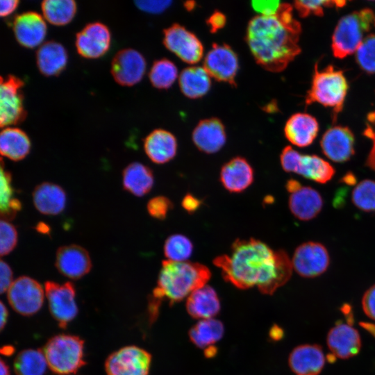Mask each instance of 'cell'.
Returning a JSON list of instances; mask_svg holds the SVG:
<instances>
[{
	"mask_svg": "<svg viewBox=\"0 0 375 375\" xmlns=\"http://www.w3.org/2000/svg\"><path fill=\"white\" fill-rule=\"evenodd\" d=\"M213 263L224 278L236 288L256 287L265 294H272L286 283L293 269L285 251H274L254 238L235 240L230 253L216 257Z\"/></svg>",
	"mask_w": 375,
	"mask_h": 375,
	"instance_id": "1",
	"label": "cell"
},
{
	"mask_svg": "<svg viewBox=\"0 0 375 375\" xmlns=\"http://www.w3.org/2000/svg\"><path fill=\"white\" fill-rule=\"evenodd\" d=\"M300 23L293 17L291 5L283 3L273 15H257L248 23L246 42L257 63L279 72L301 52Z\"/></svg>",
	"mask_w": 375,
	"mask_h": 375,
	"instance_id": "2",
	"label": "cell"
},
{
	"mask_svg": "<svg viewBox=\"0 0 375 375\" xmlns=\"http://www.w3.org/2000/svg\"><path fill=\"white\" fill-rule=\"evenodd\" d=\"M210 276V269L201 263L164 260L149 304L152 317L156 315L162 300L171 304L181 301L206 285Z\"/></svg>",
	"mask_w": 375,
	"mask_h": 375,
	"instance_id": "3",
	"label": "cell"
},
{
	"mask_svg": "<svg viewBox=\"0 0 375 375\" xmlns=\"http://www.w3.org/2000/svg\"><path fill=\"white\" fill-rule=\"evenodd\" d=\"M374 21L375 15L369 8L354 11L342 17L332 38L334 56L343 58L356 51Z\"/></svg>",
	"mask_w": 375,
	"mask_h": 375,
	"instance_id": "4",
	"label": "cell"
},
{
	"mask_svg": "<svg viewBox=\"0 0 375 375\" xmlns=\"http://www.w3.org/2000/svg\"><path fill=\"white\" fill-rule=\"evenodd\" d=\"M347 90V82L342 71L335 69L333 66L319 71L316 65L312 85L306 97V104L308 106L317 102L330 107L335 117L343 108Z\"/></svg>",
	"mask_w": 375,
	"mask_h": 375,
	"instance_id": "5",
	"label": "cell"
},
{
	"mask_svg": "<svg viewBox=\"0 0 375 375\" xmlns=\"http://www.w3.org/2000/svg\"><path fill=\"white\" fill-rule=\"evenodd\" d=\"M83 344L81 338L70 335L49 339L42 350L49 367L60 375L75 374L85 364Z\"/></svg>",
	"mask_w": 375,
	"mask_h": 375,
	"instance_id": "6",
	"label": "cell"
},
{
	"mask_svg": "<svg viewBox=\"0 0 375 375\" xmlns=\"http://www.w3.org/2000/svg\"><path fill=\"white\" fill-rule=\"evenodd\" d=\"M281 166L286 172L298 174L319 183L330 181L335 174L332 165L315 155H304L291 147H285L280 156Z\"/></svg>",
	"mask_w": 375,
	"mask_h": 375,
	"instance_id": "7",
	"label": "cell"
},
{
	"mask_svg": "<svg viewBox=\"0 0 375 375\" xmlns=\"http://www.w3.org/2000/svg\"><path fill=\"white\" fill-rule=\"evenodd\" d=\"M24 83L14 75L1 77L0 126L5 128L22 122L26 117L22 88Z\"/></svg>",
	"mask_w": 375,
	"mask_h": 375,
	"instance_id": "8",
	"label": "cell"
},
{
	"mask_svg": "<svg viewBox=\"0 0 375 375\" xmlns=\"http://www.w3.org/2000/svg\"><path fill=\"white\" fill-rule=\"evenodd\" d=\"M151 356L136 346H126L110 354L106 360L107 375H148Z\"/></svg>",
	"mask_w": 375,
	"mask_h": 375,
	"instance_id": "9",
	"label": "cell"
},
{
	"mask_svg": "<svg viewBox=\"0 0 375 375\" xmlns=\"http://www.w3.org/2000/svg\"><path fill=\"white\" fill-rule=\"evenodd\" d=\"M7 297L10 305L17 312L30 316L41 308L44 290L37 281L22 276L12 282L7 291Z\"/></svg>",
	"mask_w": 375,
	"mask_h": 375,
	"instance_id": "10",
	"label": "cell"
},
{
	"mask_svg": "<svg viewBox=\"0 0 375 375\" xmlns=\"http://www.w3.org/2000/svg\"><path fill=\"white\" fill-rule=\"evenodd\" d=\"M44 288L50 312L60 327L65 328L78 313L74 286L70 282L47 281Z\"/></svg>",
	"mask_w": 375,
	"mask_h": 375,
	"instance_id": "11",
	"label": "cell"
},
{
	"mask_svg": "<svg viewBox=\"0 0 375 375\" xmlns=\"http://www.w3.org/2000/svg\"><path fill=\"white\" fill-rule=\"evenodd\" d=\"M163 44L168 50L188 64L197 63L203 55V47L199 38L178 24H174L164 31Z\"/></svg>",
	"mask_w": 375,
	"mask_h": 375,
	"instance_id": "12",
	"label": "cell"
},
{
	"mask_svg": "<svg viewBox=\"0 0 375 375\" xmlns=\"http://www.w3.org/2000/svg\"><path fill=\"white\" fill-rule=\"evenodd\" d=\"M292 263L298 274L305 278H313L321 275L328 269L330 257L323 244L307 242L295 249Z\"/></svg>",
	"mask_w": 375,
	"mask_h": 375,
	"instance_id": "13",
	"label": "cell"
},
{
	"mask_svg": "<svg viewBox=\"0 0 375 375\" xmlns=\"http://www.w3.org/2000/svg\"><path fill=\"white\" fill-rule=\"evenodd\" d=\"M203 67L210 77L235 85L239 62L237 54L229 45L214 44L205 56Z\"/></svg>",
	"mask_w": 375,
	"mask_h": 375,
	"instance_id": "14",
	"label": "cell"
},
{
	"mask_svg": "<svg viewBox=\"0 0 375 375\" xmlns=\"http://www.w3.org/2000/svg\"><path fill=\"white\" fill-rule=\"evenodd\" d=\"M146 68L147 62L142 54L133 49H124L113 57L110 72L117 83L132 86L142 80Z\"/></svg>",
	"mask_w": 375,
	"mask_h": 375,
	"instance_id": "15",
	"label": "cell"
},
{
	"mask_svg": "<svg viewBox=\"0 0 375 375\" xmlns=\"http://www.w3.org/2000/svg\"><path fill=\"white\" fill-rule=\"evenodd\" d=\"M111 43L109 28L99 22L85 25L76 33L75 46L78 53L85 58L94 59L108 52Z\"/></svg>",
	"mask_w": 375,
	"mask_h": 375,
	"instance_id": "16",
	"label": "cell"
},
{
	"mask_svg": "<svg viewBox=\"0 0 375 375\" xmlns=\"http://www.w3.org/2000/svg\"><path fill=\"white\" fill-rule=\"evenodd\" d=\"M12 28L17 42L24 47L33 49L42 44L47 34L44 17L34 11L17 15Z\"/></svg>",
	"mask_w": 375,
	"mask_h": 375,
	"instance_id": "17",
	"label": "cell"
},
{
	"mask_svg": "<svg viewBox=\"0 0 375 375\" xmlns=\"http://www.w3.org/2000/svg\"><path fill=\"white\" fill-rule=\"evenodd\" d=\"M56 267L60 274L72 279H78L92 268L88 252L82 247L70 244L58 249Z\"/></svg>",
	"mask_w": 375,
	"mask_h": 375,
	"instance_id": "18",
	"label": "cell"
},
{
	"mask_svg": "<svg viewBox=\"0 0 375 375\" xmlns=\"http://www.w3.org/2000/svg\"><path fill=\"white\" fill-rule=\"evenodd\" d=\"M326 341L332 356L341 359L357 355L361 347L358 331L348 323H337L328 331Z\"/></svg>",
	"mask_w": 375,
	"mask_h": 375,
	"instance_id": "19",
	"label": "cell"
},
{
	"mask_svg": "<svg viewBox=\"0 0 375 375\" xmlns=\"http://www.w3.org/2000/svg\"><path fill=\"white\" fill-rule=\"evenodd\" d=\"M320 144L324 154L336 162H345L354 153V137L347 127L330 128L323 135Z\"/></svg>",
	"mask_w": 375,
	"mask_h": 375,
	"instance_id": "20",
	"label": "cell"
},
{
	"mask_svg": "<svg viewBox=\"0 0 375 375\" xmlns=\"http://www.w3.org/2000/svg\"><path fill=\"white\" fill-rule=\"evenodd\" d=\"M192 140L201 151L214 153L225 144V127L217 118L212 117L200 121L192 132Z\"/></svg>",
	"mask_w": 375,
	"mask_h": 375,
	"instance_id": "21",
	"label": "cell"
},
{
	"mask_svg": "<svg viewBox=\"0 0 375 375\" xmlns=\"http://www.w3.org/2000/svg\"><path fill=\"white\" fill-rule=\"evenodd\" d=\"M289 366L295 375H319L325 364L322 349L317 344H302L289 356Z\"/></svg>",
	"mask_w": 375,
	"mask_h": 375,
	"instance_id": "22",
	"label": "cell"
},
{
	"mask_svg": "<svg viewBox=\"0 0 375 375\" xmlns=\"http://www.w3.org/2000/svg\"><path fill=\"white\" fill-rule=\"evenodd\" d=\"M253 169L248 161L240 156L235 157L222 167L220 181L224 188L231 192L245 190L253 181Z\"/></svg>",
	"mask_w": 375,
	"mask_h": 375,
	"instance_id": "23",
	"label": "cell"
},
{
	"mask_svg": "<svg viewBox=\"0 0 375 375\" xmlns=\"http://www.w3.org/2000/svg\"><path fill=\"white\" fill-rule=\"evenodd\" d=\"M144 149L154 163L164 164L172 160L177 152L175 136L164 129H155L144 140Z\"/></svg>",
	"mask_w": 375,
	"mask_h": 375,
	"instance_id": "24",
	"label": "cell"
},
{
	"mask_svg": "<svg viewBox=\"0 0 375 375\" xmlns=\"http://www.w3.org/2000/svg\"><path fill=\"white\" fill-rule=\"evenodd\" d=\"M323 199L314 188L301 185L290 193L289 208L292 215L302 221L315 217L322 210Z\"/></svg>",
	"mask_w": 375,
	"mask_h": 375,
	"instance_id": "25",
	"label": "cell"
},
{
	"mask_svg": "<svg viewBox=\"0 0 375 375\" xmlns=\"http://www.w3.org/2000/svg\"><path fill=\"white\" fill-rule=\"evenodd\" d=\"M319 131L318 122L315 117L306 113H296L287 121L284 133L292 144L300 147L310 145Z\"/></svg>",
	"mask_w": 375,
	"mask_h": 375,
	"instance_id": "26",
	"label": "cell"
},
{
	"mask_svg": "<svg viewBox=\"0 0 375 375\" xmlns=\"http://www.w3.org/2000/svg\"><path fill=\"white\" fill-rule=\"evenodd\" d=\"M186 308L195 319L214 318L220 310V301L216 291L209 285L194 290L188 298Z\"/></svg>",
	"mask_w": 375,
	"mask_h": 375,
	"instance_id": "27",
	"label": "cell"
},
{
	"mask_svg": "<svg viewBox=\"0 0 375 375\" xmlns=\"http://www.w3.org/2000/svg\"><path fill=\"white\" fill-rule=\"evenodd\" d=\"M68 56L65 48L55 41L41 44L36 51V64L46 76H57L66 67Z\"/></svg>",
	"mask_w": 375,
	"mask_h": 375,
	"instance_id": "28",
	"label": "cell"
},
{
	"mask_svg": "<svg viewBox=\"0 0 375 375\" xmlns=\"http://www.w3.org/2000/svg\"><path fill=\"white\" fill-rule=\"evenodd\" d=\"M66 193L58 185L44 182L38 185L33 192V201L41 213L56 215L60 213L66 205Z\"/></svg>",
	"mask_w": 375,
	"mask_h": 375,
	"instance_id": "29",
	"label": "cell"
},
{
	"mask_svg": "<svg viewBox=\"0 0 375 375\" xmlns=\"http://www.w3.org/2000/svg\"><path fill=\"white\" fill-rule=\"evenodd\" d=\"M122 182L124 190L135 196L142 197L151 190L154 177L148 166L134 162L123 170Z\"/></svg>",
	"mask_w": 375,
	"mask_h": 375,
	"instance_id": "30",
	"label": "cell"
},
{
	"mask_svg": "<svg viewBox=\"0 0 375 375\" xmlns=\"http://www.w3.org/2000/svg\"><path fill=\"white\" fill-rule=\"evenodd\" d=\"M31 141L20 128L12 126L3 128L0 133V152L3 156L18 161L30 152Z\"/></svg>",
	"mask_w": 375,
	"mask_h": 375,
	"instance_id": "31",
	"label": "cell"
},
{
	"mask_svg": "<svg viewBox=\"0 0 375 375\" xmlns=\"http://www.w3.org/2000/svg\"><path fill=\"white\" fill-rule=\"evenodd\" d=\"M178 83L183 94L190 99L204 96L211 87L210 76L203 67L199 66L184 69L179 75Z\"/></svg>",
	"mask_w": 375,
	"mask_h": 375,
	"instance_id": "32",
	"label": "cell"
},
{
	"mask_svg": "<svg viewBox=\"0 0 375 375\" xmlns=\"http://www.w3.org/2000/svg\"><path fill=\"white\" fill-rule=\"evenodd\" d=\"M223 324L215 318L199 320L189 331V337L199 348L206 349L214 346L223 336Z\"/></svg>",
	"mask_w": 375,
	"mask_h": 375,
	"instance_id": "33",
	"label": "cell"
},
{
	"mask_svg": "<svg viewBox=\"0 0 375 375\" xmlns=\"http://www.w3.org/2000/svg\"><path fill=\"white\" fill-rule=\"evenodd\" d=\"M44 19L56 26L69 23L76 12V3L73 0H44L41 3Z\"/></svg>",
	"mask_w": 375,
	"mask_h": 375,
	"instance_id": "34",
	"label": "cell"
},
{
	"mask_svg": "<svg viewBox=\"0 0 375 375\" xmlns=\"http://www.w3.org/2000/svg\"><path fill=\"white\" fill-rule=\"evenodd\" d=\"M47 366L44 353L39 349L22 351L14 361L17 375H44Z\"/></svg>",
	"mask_w": 375,
	"mask_h": 375,
	"instance_id": "35",
	"label": "cell"
},
{
	"mask_svg": "<svg viewBox=\"0 0 375 375\" xmlns=\"http://www.w3.org/2000/svg\"><path fill=\"white\" fill-rule=\"evenodd\" d=\"M0 208L2 219H12L22 208L20 201L14 197L10 173L1 167Z\"/></svg>",
	"mask_w": 375,
	"mask_h": 375,
	"instance_id": "36",
	"label": "cell"
},
{
	"mask_svg": "<svg viewBox=\"0 0 375 375\" xmlns=\"http://www.w3.org/2000/svg\"><path fill=\"white\" fill-rule=\"evenodd\" d=\"M178 77L176 66L169 60H156L149 71V78L152 85L160 90L168 89Z\"/></svg>",
	"mask_w": 375,
	"mask_h": 375,
	"instance_id": "37",
	"label": "cell"
},
{
	"mask_svg": "<svg viewBox=\"0 0 375 375\" xmlns=\"http://www.w3.org/2000/svg\"><path fill=\"white\" fill-rule=\"evenodd\" d=\"M163 250L168 260L187 261L192 253L193 244L188 237L181 234H174L166 239Z\"/></svg>",
	"mask_w": 375,
	"mask_h": 375,
	"instance_id": "38",
	"label": "cell"
},
{
	"mask_svg": "<svg viewBox=\"0 0 375 375\" xmlns=\"http://www.w3.org/2000/svg\"><path fill=\"white\" fill-rule=\"evenodd\" d=\"M353 204L365 212H375V182L365 179L358 183L352 191Z\"/></svg>",
	"mask_w": 375,
	"mask_h": 375,
	"instance_id": "39",
	"label": "cell"
},
{
	"mask_svg": "<svg viewBox=\"0 0 375 375\" xmlns=\"http://www.w3.org/2000/svg\"><path fill=\"white\" fill-rule=\"evenodd\" d=\"M356 60L368 73H375V34L365 38L356 51Z\"/></svg>",
	"mask_w": 375,
	"mask_h": 375,
	"instance_id": "40",
	"label": "cell"
},
{
	"mask_svg": "<svg viewBox=\"0 0 375 375\" xmlns=\"http://www.w3.org/2000/svg\"><path fill=\"white\" fill-rule=\"evenodd\" d=\"M344 1H295L294 7L302 17L310 14L322 16L325 7H342L345 4Z\"/></svg>",
	"mask_w": 375,
	"mask_h": 375,
	"instance_id": "41",
	"label": "cell"
},
{
	"mask_svg": "<svg viewBox=\"0 0 375 375\" xmlns=\"http://www.w3.org/2000/svg\"><path fill=\"white\" fill-rule=\"evenodd\" d=\"M17 243V232L15 227L7 220L0 223V253L5 256L10 253Z\"/></svg>",
	"mask_w": 375,
	"mask_h": 375,
	"instance_id": "42",
	"label": "cell"
},
{
	"mask_svg": "<svg viewBox=\"0 0 375 375\" xmlns=\"http://www.w3.org/2000/svg\"><path fill=\"white\" fill-rule=\"evenodd\" d=\"M172 208V202L165 196L153 197L147 205V211L150 216L158 219H165Z\"/></svg>",
	"mask_w": 375,
	"mask_h": 375,
	"instance_id": "43",
	"label": "cell"
},
{
	"mask_svg": "<svg viewBox=\"0 0 375 375\" xmlns=\"http://www.w3.org/2000/svg\"><path fill=\"white\" fill-rule=\"evenodd\" d=\"M367 121V128L364 133L372 139V147L367 159V165L370 168L375 169V110L368 115Z\"/></svg>",
	"mask_w": 375,
	"mask_h": 375,
	"instance_id": "44",
	"label": "cell"
},
{
	"mask_svg": "<svg viewBox=\"0 0 375 375\" xmlns=\"http://www.w3.org/2000/svg\"><path fill=\"white\" fill-rule=\"evenodd\" d=\"M136 6L144 12L158 14L163 12L171 4V1H136Z\"/></svg>",
	"mask_w": 375,
	"mask_h": 375,
	"instance_id": "45",
	"label": "cell"
},
{
	"mask_svg": "<svg viewBox=\"0 0 375 375\" xmlns=\"http://www.w3.org/2000/svg\"><path fill=\"white\" fill-rule=\"evenodd\" d=\"M281 2L279 1L267 0V1H251V7L260 15H273L278 10Z\"/></svg>",
	"mask_w": 375,
	"mask_h": 375,
	"instance_id": "46",
	"label": "cell"
},
{
	"mask_svg": "<svg viewBox=\"0 0 375 375\" xmlns=\"http://www.w3.org/2000/svg\"><path fill=\"white\" fill-rule=\"evenodd\" d=\"M362 307L366 315L375 320V285L365 292L362 298Z\"/></svg>",
	"mask_w": 375,
	"mask_h": 375,
	"instance_id": "47",
	"label": "cell"
},
{
	"mask_svg": "<svg viewBox=\"0 0 375 375\" xmlns=\"http://www.w3.org/2000/svg\"><path fill=\"white\" fill-rule=\"evenodd\" d=\"M12 271L3 260L0 262V290L1 293L7 292L12 282Z\"/></svg>",
	"mask_w": 375,
	"mask_h": 375,
	"instance_id": "48",
	"label": "cell"
},
{
	"mask_svg": "<svg viewBox=\"0 0 375 375\" xmlns=\"http://www.w3.org/2000/svg\"><path fill=\"white\" fill-rule=\"evenodd\" d=\"M226 22V16L220 11H215L206 21L210 32L212 33L222 28L225 26Z\"/></svg>",
	"mask_w": 375,
	"mask_h": 375,
	"instance_id": "49",
	"label": "cell"
},
{
	"mask_svg": "<svg viewBox=\"0 0 375 375\" xmlns=\"http://www.w3.org/2000/svg\"><path fill=\"white\" fill-rule=\"evenodd\" d=\"M201 205V201L192 195L187 194L183 199L181 206L189 213L197 211Z\"/></svg>",
	"mask_w": 375,
	"mask_h": 375,
	"instance_id": "50",
	"label": "cell"
},
{
	"mask_svg": "<svg viewBox=\"0 0 375 375\" xmlns=\"http://www.w3.org/2000/svg\"><path fill=\"white\" fill-rule=\"evenodd\" d=\"M19 3L17 0H1L0 1L1 17H7L12 13L17 8Z\"/></svg>",
	"mask_w": 375,
	"mask_h": 375,
	"instance_id": "51",
	"label": "cell"
},
{
	"mask_svg": "<svg viewBox=\"0 0 375 375\" xmlns=\"http://www.w3.org/2000/svg\"><path fill=\"white\" fill-rule=\"evenodd\" d=\"M1 318H0V328L2 330L7 322L8 319V310L3 302H1Z\"/></svg>",
	"mask_w": 375,
	"mask_h": 375,
	"instance_id": "52",
	"label": "cell"
},
{
	"mask_svg": "<svg viewBox=\"0 0 375 375\" xmlns=\"http://www.w3.org/2000/svg\"><path fill=\"white\" fill-rule=\"evenodd\" d=\"M271 338L278 340L283 336V331L278 326H273L269 332Z\"/></svg>",
	"mask_w": 375,
	"mask_h": 375,
	"instance_id": "53",
	"label": "cell"
},
{
	"mask_svg": "<svg viewBox=\"0 0 375 375\" xmlns=\"http://www.w3.org/2000/svg\"><path fill=\"white\" fill-rule=\"evenodd\" d=\"M300 185L301 184L298 181H297L296 180L291 179L287 182L286 189L290 193H291L293 191H294L296 189H297Z\"/></svg>",
	"mask_w": 375,
	"mask_h": 375,
	"instance_id": "54",
	"label": "cell"
},
{
	"mask_svg": "<svg viewBox=\"0 0 375 375\" xmlns=\"http://www.w3.org/2000/svg\"><path fill=\"white\" fill-rule=\"evenodd\" d=\"M0 369L1 375H10L9 367L3 360H1Z\"/></svg>",
	"mask_w": 375,
	"mask_h": 375,
	"instance_id": "55",
	"label": "cell"
},
{
	"mask_svg": "<svg viewBox=\"0 0 375 375\" xmlns=\"http://www.w3.org/2000/svg\"><path fill=\"white\" fill-rule=\"evenodd\" d=\"M206 357H212L217 353V348L215 346L209 347L204 349Z\"/></svg>",
	"mask_w": 375,
	"mask_h": 375,
	"instance_id": "56",
	"label": "cell"
},
{
	"mask_svg": "<svg viewBox=\"0 0 375 375\" xmlns=\"http://www.w3.org/2000/svg\"><path fill=\"white\" fill-rule=\"evenodd\" d=\"M36 229L38 232L42 233H48L49 232V228L48 226H47L44 223H38Z\"/></svg>",
	"mask_w": 375,
	"mask_h": 375,
	"instance_id": "57",
	"label": "cell"
},
{
	"mask_svg": "<svg viewBox=\"0 0 375 375\" xmlns=\"http://www.w3.org/2000/svg\"><path fill=\"white\" fill-rule=\"evenodd\" d=\"M195 3L194 1H188L185 3V7L188 10H191L194 8Z\"/></svg>",
	"mask_w": 375,
	"mask_h": 375,
	"instance_id": "58",
	"label": "cell"
},
{
	"mask_svg": "<svg viewBox=\"0 0 375 375\" xmlns=\"http://www.w3.org/2000/svg\"><path fill=\"white\" fill-rule=\"evenodd\" d=\"M374 26H375V21H374Z\"/></svg>",
	"mask_w": 375,
	"mask_h": 375,
	"instance_id": "59",
	"label": "cell"
}]
</instances>
